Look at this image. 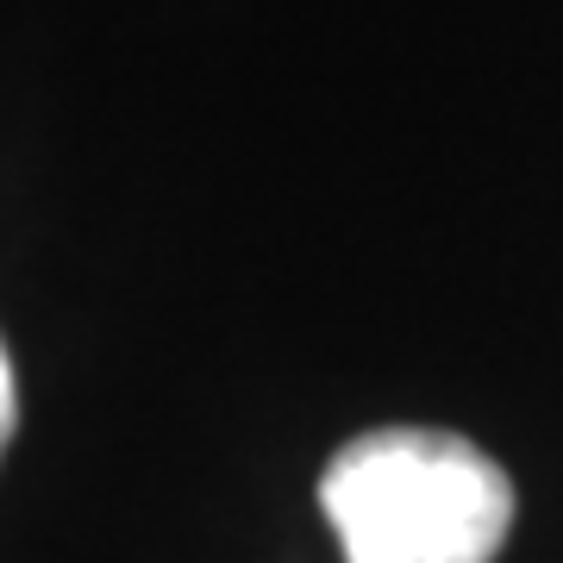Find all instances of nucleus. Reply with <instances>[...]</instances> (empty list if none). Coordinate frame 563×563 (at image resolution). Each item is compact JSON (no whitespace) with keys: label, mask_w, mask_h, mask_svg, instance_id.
<instances>
[{"label":"nucleus","mask_w":563,"mask_h":563,"mask_svg":"<svg viewBox=\"0 0 563 563\" xmlns=\"http://www.w3.org/2000/svg\"><path fill=\"white\" fill-rule=\"evenodd\" d=\"M320 507L344 563H495L514 526V483L457 432L383 426L325 463Z\"/></svg>","instance_id":"1"},{"label":"nucleus","mask_w":563,"mask_h":563,"mask_svg":"<svg viewBox=\"0 0 563 563\" xmlns=\"http://www.w3.org/2000/svg\"><path fill=\"white\" fill-rule=\"evenodd\" d=\"M13 426H20V401H13V369H7V351H0V457L13 444Z\"/></svg>","instance_id":"2"}]
</instances>
